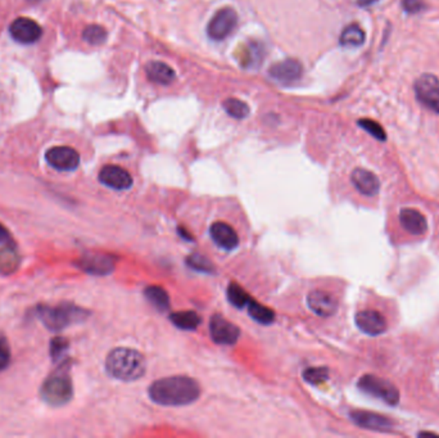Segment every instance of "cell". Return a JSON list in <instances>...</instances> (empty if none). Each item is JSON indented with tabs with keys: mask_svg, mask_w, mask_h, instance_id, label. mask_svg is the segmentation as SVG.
I'll return each mask as SVG.
<instances>
[{
	"mask_svg": "<svg viewBox=\"0 0 439 438\" xmlns=\"http://www.w3.org/2000/svg\"><path fill=\"white\" fill-rule=\"evenodd\" d=\"M201 387L189 377H168L156 381L149 388V397L162 406H184L197 401Z\"/></svg>",
	"mask_w": 439,
	"mask_h": 438,
	"instance_id": "cell-1",
	"label": "cell"
},
{
	"mask_svg": "<svg viewBox=\"0 0 439 438\" xmlns=\"http://www.w3.org/2000/svg\"><path fill=\"white\" fill-rule=\"evenodd\" d=\"M146 73L149 82L159 85H170L176 79V73L173 67L159 61H152L146 64Z\"/></svg>",
	"mask_w": 439,
	"mask_h": 438,
	"instance_id": "cell-19",
	"label": "cell"
},
{
	"mask_svg": "<svg viewBox=\"0 0 439 438\" xmlns=\"http://www.w3.org/2000/svg\"><path fill=\"white\" fill-rule=\"evenodd\" d=\"M40 396L50 406H62L72 399L73 388L71 378L64 370H57L46 378L41 385Z\"/></svg>",
	"mask_w": 439,
	"mask_h": 438,
	"instance_id": "cell-4",
	"label": "cell"
},
{
	"mask_svg": "<svg viewBox=\"0 0 439 438\" xmlns=\"http://www.w3.org/2000/svg\"><path fill=\"white\" fill-rule=\"evenodd\" d=\"M252 297L248 296V293L237 283L229 284L228 287V300L230 303L238 309L247 306L248 302Z\"/></svg>",
	"mask_w": 439,
	"mask_h": 438,
	"instance_id": "cell-27",
	"label": "cell"
},
{
	"mask_svg": "<svg viewBox=\"0 0 439 438\" xmlns=\"http://www.w3.org/2000/svg\"><path fill=\"white\" fill-rule=\"evenodd\" d=\"M170 319L177 328L184 329V330H194L198 328L202 321L201 316L194 311L175 312L170 316Z\"/></svg>",
	"mask_w": 439,
	"mask_h": 438,
	"instance_id": "cell-23",
	"label": "cell"
},
{
	"mask_svg": "<svg viewBox=\"0 0 439 438\" xmlns=\"http://www.w3.org/2000/svg\"><path fill=\"white\" fill-rule=\"evenodd\" d=\"M328 369L325 368H310L303 372V379L310 384H320L328 379Z\"/></svg>",
	"mask_w": 439,
	"mask_h": 438,
	"instance_id": "cell-31",
	"label": "cell"
},
{
	"mask_svg": "<svg viewBox=\"0 0 439 438\" xmlns=\"http://www.w3.org/2000/svg\"><path fill=\"white\" fill-rule=\"evenodd\" d=\"M309 307L319 316H331L338 310V302L330 293L312 291L307 297Z\"/></svg>",
	"mask_w": 439,
	"mask_h": 438,
	"instance_id": "cell-15",
	"label": "cell"
},
{
	"mask_svg": "<svg viewBox=\"0 0 439 438\" xmlns=\"http://www.w3.org/2000/svg\"><path fill=\"white\" fill-rule=\"evenodd\" d=\"M37 316L52 332H59L72 325L75 323L84 321L89 316V312L72 303H61L57 306H39Z\"/></svg>",
	"mask_w": 439,
	"mask_h": 438,
	"instance_id": "cell-3",
	"label": "cell"
},
{
	"mask_svg": "<svg viewBox=\"0 0 439 438\" xmlns=\"http://www.w3.org/2000/svg\"><path fill=\"white\" fill-rule=\"evenodd\" d=\"M10 363V351L7 341L0 337V370H4Z\"/></svg>",
	"mask_w": 439,
	"mask_h": 438,
	"instance_id": "cell-35",
	"label": "cell"
},
{
	"mask_svg": "<svg viewBox=\"0 0 439 438\" xmlns=\"http://www.w3.org/2000/svg\"><path fill=\"white\" fill-rule=\"evenodd\" d=\"M0 245H4V246H14L10 231L4 228L1 224H0Z\"/></svg>",
	"mask_w": 439,
	"mask_h": 438,
	"instance_id": "cell-36",
	"label": "cell"
},
{
	"mask_svg": "<svg viewBox=\"0 0 439 438\" xmlns=\"http://www.w3.org/2000/svg\"><path fill=\"white\" fill-rule=\"evenodd\" d=\"M224 108L234 119H246L249 115V107L243 101L237 98H229L224 102Z\"/></svg>",
	"mask_w": 439,
	"mask_h": 438,
	"instance_id": "cell-28",
	"label": "cell"
},
{
	"mask_svg": "<svg viewBox=\"0 0 439 438\" xmlns=\"http://www.w3.org/2000/svg\"><path fill=\"white\" fill-rule=\"evenodd\" d=\"M99 180L101 184L115 191H126L133 185L131 175L125 169L115 164H108L101 169Z\"/></svg>",
	"mask_w": 439,
	"mask_h": 438,
	"instance_id": "cell-11",
	"label": "cell"
},
{
	"mask_svg": "<svg viewBox=\"0 0 439 438\" xmlns=\"http://www.w3.org/2000/svg\"><path fill=\"white\" fill-rule=\"evenodd\" d=\"M400 221L403 229L413 236H421L428 230L425 216L415 209H403L400 213Z\"/></svg>",
	"mask_w": 439,
	"mask_h": 438,
	"instance_id": "cell-17",
	"label": "cell"
},
{
	"mask_svg": "<svg viewBox=\"0 0 439 438\" xmlns=\"http://www.w3.org/2000/svg\"><path fill=\"white\" fill-rule=\"evenodd\" d=\"M356 324L369 336H379L384 333L388 327L384 316L375 310L360 311L356 315Z\"/></svg>",
	"mask_w": 439,
	"mask_h": 438,
	"instance_id": "cell-14",
	"label": "cell"
},
{
	"mask_svg": "<svg viewBox=\"0 0 439 438\" xmlns=\"http://www.w3.org/2000/svg\"><path fill=\"white\" fill-rule=\"evenodd\" d=\"M68 350V341L62 337H57L50 342V355L53 360L57 361L64 356L66 351Z\"/></svg>",
	"mask_w": 439,
	"mask_h": 438,
	"instance_id": "cell-33",
	"label": "cell"
},
{
	"mask_svg": "<svg viewBox=\"0 0 439 438\" xmlns=\"http://www.w3.org/2000/svg\"><path fill=\"white\" fill-rule=\"evenodd\" d=\"M108 374L119 381L133 382L146 374V363L144 356L131 348H115L106 360Z\"/></svg>",
	"mask_w": 439,
	"mask_h": 438,
	"instance_id": "cell-2",
	"label": "cell"
},
{
	"mask_svg": "<svg viewBox=\"0 0 439 438\" xmlns=\"http://www.w3.org/2000/svg\"><path fill=\"white\" fill-rule=\"evenodd\" d=\"M352 183L356 187L357 191L365 196H375L380 189L379 179L371 171L365 169H356L352 173Z\"/></svg>",
	"mask_w": 439,
	"mask_h": 438,
	"instance_id": "cell-18",
	"label": "cell"
},
{
	"mask_svg": "<svg viewBox=\"0 0 439 438\" xmlns=\"http://www.w3.org/2000/svg\"><path fill=\"white\" fill-rule=\"evenodd\" d=\"M403 10L407 13H420L427 8V4L422 0H402Z\"/></svg>",
	"mask_w": 439,
	"mask_h": 438,
	"instance_id": "cell-34",
	"label": "cell"
},
{
	"mask_svg": "<svg viewBox=\"0 0 439 438\" xmlns=\"http://www.w3.org/2000/svg\"><path fill=\"white\" fill-rule=\"evenodd\" d=\"M302 71V64H300V61L285 59L271 66L269 70V75L275 82L280 84H292L301 79Z\"/></svg>",
	"mask_w": 439,
	"mask_h": 438,
	"instance_id": "cell-13",
	"label": "cell"
},
{
	"mask_svg": "<svg viewBox=\"0 0 439 438\" xmlns=\"http://www.w3.org/2000/svg\"><path fill=\"white\" fill-rule=\"evenodd\" d=\"M238 25V15L233 8L220 10L208 23L207 32L212 40H225L233 34Z\"/></svg>",
	"mask_w": 439,
	"mask_h": 438,
	"instance_id": "cell-6",
	"label": "cell"
},
{
	"mask_svg": "<svg viewBox=\"0 0 439 438\" xmlns=\"http://www.w3.org/2000/svg\"><path fill=\"white\" fill-rule=\"evenodd\" d=\"M186 264L191 266L194 270L197 272H202V273H213L215 272V267L212 265L208 258H206L204 256L199 255V254H193L186 258Z\"/></svg>",
	"mask_w": 439,
	"mask_h": 438,
	"instance_id": "cell-30",
	"label": "cell"
},
{
	"mask_svg": "<svg viewBox=\"0 0 439 438\" xmlns=\"http://www.w3.org/2000/svg\"><path fill=\"white\" fill-rule=\"evenodd\" d=\"M19 258L13 251V246H6L0 249V273L4 275L12 274L19 267Z\"/></svg>",
	"mask_w": 439,
	"mask_h": 438,
	"instance_id": "cell-25",
	"label": "cell"
},
{
	"mask_svg": "<svg viewBox=\"0 0 439 438\" xmlns=\"http://www.w3.org/2000/svg\"><path fill=\"white\" fill-rule=\"evenodd\" d=\"M264 55L265 52L262 49V46L251 43L247 46L240 48V52L238 53L239 62L246 67H255L262 62Z\"/></svg>",
	"mask_w": 439,
	"mask_h": 438,
	"instance_id": "cell-20",
	"label": "cell"
},
{
	"mask_svg": "<svg viewBox=\"0 0 439 438\" xmlns=\"http://www.w3.org/2000/svg\"><path fill=\"white\" fill-rule=\"evenodd\" d=\"M31 1H40V0H31Z\"/></svg>",
	"mask_w": 439,
	"mask_h": 438,
	"instance_id": "cell-38",
	"label": "cell"
},
{
	"mask_svg": "<svg viewBox=\"0 0 439 438\" xmlns=\"http://www.w3.org/2000/svg\"><path fill=\"white\" fill-rule=\"evenodd\" d=\"M84 40L92 46L103 44L107 39V31L99 25H90L84 30Z\"/></svg>",
	"mask_w": 439,
	"mask_h": 438,
	"instance_id": "cell-29",
	"label": "cell"
},
{
	"mask_svg": "<svg viewBox=\"0 0 439 438\" xmlns=\"http://www.w3.org/2000/svg\"><path fill=\"white\" fill-rule=\"evenodd\" d=\"M418 101L427 108L439 113V79L431 73H424L415 82Z\"/></svg>",
	"mask_w": 439,
	"mask_h": 438,
	"instance_id": "cell-5",
	"label": "cell"
},
{
	"mask_svg": "<svg viewBox=\"0 0 439 438\" xmlns=\"http://www.w3.org/2000/svg\"><path fill=\"white\" fill-rule=\"evenodd\" d=\"M358 125L364 128V130H366L370 135L376 137L378 140H385V139H387L384 128H382L378 122L373 121V120H360V121H358Z\"/></svg>",
	"mask_w": 439,
	"mask_h": 438,
	"instance_id": "cell-32",
	"label": "cell"
},
{
	"mask_svg": "<svg viewBox=\"0 0 439 438\" xmlns=\"http://www.w3.org/2000/svg\"><path fill=\"white\" fill-rule=\"evenodd\" d=\"M146 300L150 302L159 311H167L170 309V297L164 288L158 285H149L146 288Z\"/></svg>",
	"mask_w": 439,
	"mask_h": 438,
	"instance_id": "cell-24",
	"label": "cell"
},
{
	"mask_svg": "<svg viewBox=\"0 0 439 438\" xmlns=\"http://www.w3.org/2000/svg\"><path fill=\"white\" fill-rule=\"evenodd\" d=\"M340 44L348 48H356L365 43V32L357 23H351L344 28L339 39Z\"/></svg>",
	"mask_w": 439,
	"mask_h": 438,
	"instance_id": "cell-22",
	"label": "cell"
},
{
	"mask_svg": "<svg viewBox=\"0 0 439 438\" xmlns=\"http://www.w3.org/2000/svg\"><path fill=\"white\" fill-rule=\"evenodd\" d=\"M211 237L213 242L225 251H231L239 245L238 234L226 222H215L211 225Z\"/></svg>",
	"mask_w": 439,
	"mask_h": 438,
	"instance_id": "cell-16",
	"label": "cell"
},
{
	"mask_svg": "<svg viewBox=\"0 0 439 438\" xmlns=\"http://www.w3.org/2000/svg\"><path fill=\"white\" fill-rule=\"evenodd\" d=\"M352 419L356 421L358 426L367 429H384L389 427V421L385 420L383 417H379L371 412L365 411H355L351 414Z\"/></svg>",
	"mask_w": 439,
	"mask_h": 438,
	"instance_id": "cell-21",
	"label": "cell"
},
{
	"mask_svg": "<svg viewBox=\"0 0 439 438\" xmlns=\"http://www.w3.org/2000/svg\"><path fill=\"white\" fill-rule=\"evenodd\" d=\"M46 162L59 171H73L80 164V155L71 146H55L46 155Z\"/></svg>",
	"mask_w": 439,
	"mask_h": 438,
	"instance_id": "cell-8",
	"label": "cell"
},
{
	"mask_svg": "<svg viewBox=\"0 0 439 438\" xmlns=\"http://www.w3.org/2000/svg\"><path fill=\"white\" fill-rule=\"evenodd\" d=\"M10 35L21 44H32L41 37V28L34 19L21 17L10 25Z\"/></svg>",
	"mask_w": 439,
	"mask_h": 438,
	"instance_id": "cell-12",
	"label": "cell"
},
{
	"mask_svg": "<svg viewBox=\"0 0 439 438\" xmlns=\"http://www.w3.org/2000/svg\"><path fill=\"white\" fill-rule=\"evenodd\" d=\"M211 337L217 343L224 346H231L238 342L240 330L238 327L221 315H213L210 323Z\"/></svg>",
	"mask_w": 439,
	"mask_h": 438,
	"instance_id": "cell-9",
	"label": "cell"
},
{
	"mask_svg": "<svg viewBox=\"0 0 439 438\" xmlns=\"http://www.w3.org/2000/svg\"><path fill=\"white\" fill-rule=\"evenodd\" d=\"M248 312L249 315L256 320L257 323L269 325L275 320L274 311L270 310L269 307H266L264 305L255 301L253 298H251L248 302Z\"/></svg>",
	"mask_w": 439,
	"mask_h": 438,
	"instance_id": "cell-26",
	"label": "cell"
},
{
	"mask_svg": "<svg viewBox=\"0 0 439 438\" xmlns=\"http://www.w3.org/2000/svg\"><path fill=\"white\" fill-rule=\"evenodd\" d=\"M76 265L81 270L92 275H108L115 270L116 261L112 256L103 254H86Z\"/></svg>",
	"mask_w": 439,
	"mask_h": 438,
	"instance_id": "cell-10",
	"label": "cell"
},
{
	"mask_svg": "<svg viewBox=\"0 0 439 438\" xmlns=\"http://www.w3.org/2000/svg\"><path fill=\"white\" fill-rule=\"evenodd\" d=\"M376 1H378V0H358V4H360L361 7H369V6H373Z\"/></svg>",
	"mask_w": 439,
	"mask_h": 438,
	"instance_id": "cell-37",
	"label": "cell"
},
{
	"mask_svg": "<svg viewBox=\"0 0 439 438\" xmlns=\"http://www.w3.org/2000/svg\"><path fill=\"white\" fill-rule=\"evenodd\" d=\"M358 385L366 393L373 394L378 399H382L383 401L392 403V405H396L400 399L398 391L394 388V385L385 382L380 378H376L374 375L362 377L358 382Z\"/></svg>",
	"mask_w": 439,
	"mask_h": 438,
	"instance_id": "cell-7",
	"label": "cell"
}]
</instances>
